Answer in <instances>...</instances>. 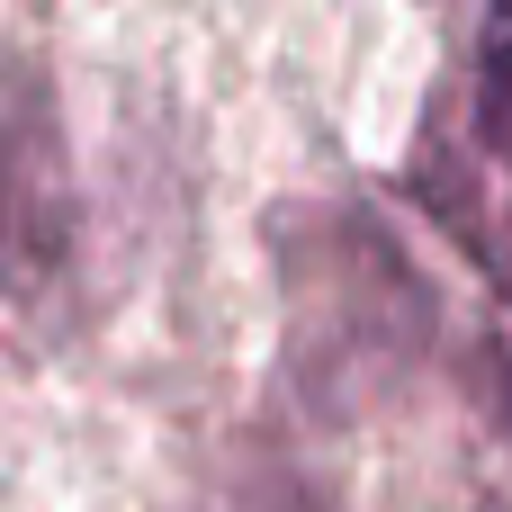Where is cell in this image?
<instances>
[{"instance_id": "cell-1", "label": "cell", "mask_w": 512, "mask_h": 512, "mask_svg": "<svg viewBox=\"0 0 512 512\" xmlns=\"http://www.w3.org/2000/svg\"><path fill=\"white\" fill-rule=\"evenodd\" d=\"M63 261V180L27 126H0V315Z\"/></svg>"}, {"instance_id": "cell-2", "label": "cell", "mask_w": 512, "mask_h": 512, "mask_svg": "<svg viewBox=\"0 0 512 512\" xmlns=\"http://www.w3.org/2000/svg\"><path fill=\"white\" fill-rule=\"evenodd\" d=\"M450 180H512V0H486L468 108H459V171Z\"/></svg>"}]
</instances>
